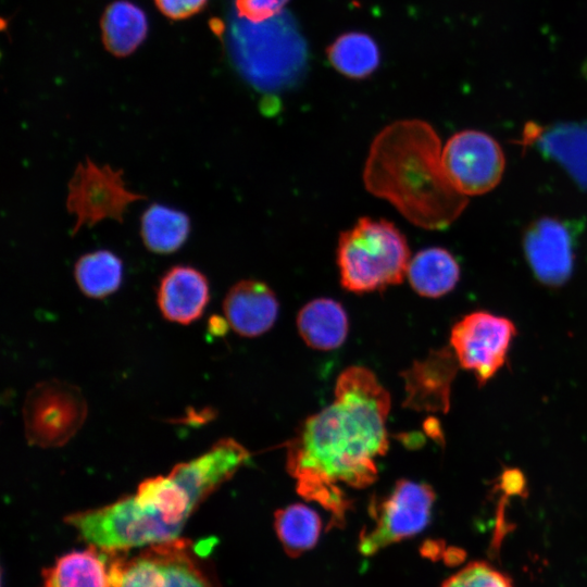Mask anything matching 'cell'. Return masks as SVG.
<instances>
[{
  "instance_id": "cell-4",
  "label": "cell",
  "mask_w": 587,
  "mask_h": 587,
  "mask_svg": "<svg viewBox=\"0 0 587 587\" xmlns=\"http://www.w3.org/2000/svg\"><path fill=\"white\" fill-rule=\"evenodd\" d=\"M110 554L111 587H221L214 565L189 539Z\"/></svg>"
},
{
  "instance_id": "cell-25",
  "label": "cell",
  "mask_w": 587,
  "mask_h": 587,
  "mask_svg": "<svg viewBox=\"0 0 587 587\" xmlns=\"http://www.w3.org/2000/svg\"><path fill=\"white\" fill-rule=\"evenodd\" d=\"M288 0H236L237 13L241 18L261 23L277 15Z\"/></svg>"
},
{
  "instance_id": "cell-10",
  "label": "cell",
  "mask_w": 587,
  "mask_h": 587,
  "mask_svg": "<svg viewBox=\"0 0 587 587\" xmlns=\"http://www.w3.org/2000/svg\"><path fill=\"white\" fill-rule=\"evenodd\" d=\"M577 226L551 216L535 220L525 230L523 250L534 276L544 285L560 287L572 276Z\"/></svg>"
},
{
  "instance_id": "cell-3",
  "label": "cell",
  "mask_w": 587,
  "mask_h": 587,
  "mask_svg": "<svg viewBox=\"0 0 587 587\" xmlns=\"http://www.w3.org/2000/svg\"><path fill=\"white\" fill-rule=\"evenodd\" d=\"M336 255L342 288L359 295L402 283L410 263L408 241L396 225L367 216L340 234Z\"/></svg>"
},
{
  "instance_id": "cell-19",
  "label": "cell",
  "mask_w": 587,
  "mask_h": 587,
  "mask_svg": "<svg viewBox=\"0 0 587 587\" xmlns=\"http://www.w3.org/2000/svg\"><path fill=\"white\" fill-rule=\"evenodd\" d=\"M190 233L189 216L168 205L152 203L140 218V236L145 247L157 254L177 251Z\"/></svg>"
},
{
  "instance_id": "cell-15",
  "label": "cell",
  "mask_w": 587,
  "mask_h": 587,
  "mask_svg": "<svg viewBox=\"0 0 587 587\" xmlns=\"http://www.w3.org/2000/svg\"><path fill=\"white\" fill-rule=\"evenodd\" d=\"M134 497L140 505L179 533L191 513L201 504L171 473L142 480Z\"/></svg>"
},
{
  "instance_id": "cell-22",
  "label": "cell",
  "mask_w": 587,
  "mask_h": 587,
  "mask_svg": "<svg viewBox=\"0 0 587 587\" xmlns=\"http://www.w3.org/2000/svg\"><path fill=\"white\" fill-rule=\"evenodd\" d=\"M123 262L114 252L101 249L83 254L74 265V278L80 291L93 299L115 292L123 282Z\"/></svg>"
},
{
  "instance_id": "cell-18",
  "label": "cell",
  "mask_w": 587,
  "mask_h": 587,
  "mask_svg": "<svg viewBox=\"0 0 587 587\" xmlns=\"http://www.w3.org/2000/svg\"><path fill=\"white\" fill-rule=\"evenodd\" d=\"M407 275L416 294L426 298H439L458 284L460 266L448 250L432 247L419 251L410 260Z\"/></svg>"
},
{
  "instance_id": "cell-24",
  "label": "cell",
  "mask_w": 587,
  "mask_h": 587,
  "mask_svg": "<svg viewBox=\"0 0 587 587\" xmlns=\"http://www.w3.org/2000/svg\"><path fill=\"white\" fill-rule=\"evenodd\" d=\"M441 587H513V584L489 563L474 561L447 578Z\"/></svg>"
},
{
  "instance_id": "cell-8",
  "label": "cell",
  "mask_w": 587,
  "mask_h": 587,
  "mask_svg": "<svg viewBox=\"0 0 587 587\" xmlns=\"http://www.w3.org/2000/svg\"><path fill=\"white\" fill-rule=\"evenodd\" d=\"M441 163L452 187L465 197L492 190L505 167L498 141L474 129L459 132L448 139L441 150Z\"/></svg>"
},
{
  "instance_id": "cell-14",
  "label": "cell",
  "mask_w": 587,
  "mask_h": 587,
  "mask_svg": "<svg viewBox=\"0 0 587 587\" xmlns=\"http://www.w3.org/2000/svg\"><path fill=\"white\" fill-rule=\"evenodd\" d=\"M275 292L265 283L242 279L229 288L223 311L227 323L238 335L257 337L272 328L278 316Z\"/></svg>"
},
{
  "instance_id": "cell-2",
  "label": "cell",
  "mask_w": 587,
  "mask_h": 587,
  "mask_svg": "<svg viewBox=\"0 0 587 587\" xmlns=\"http://www.w3.org/2000/svg\"><path fill=\"white\" fill-rule=\"evenodd\" d=\"M363 180L367 191L426 229L448 227L467 204L445 174L436 130L421 120L398 121L377 134Z\"/></svg>"
},
{
  "instance_id": "cell-9",
  "label": "cell",
  "mask_w": 587,
  "mask_h": 587,
  "mask_svg": "<svg viewBox=\"0 0 587 587\" xmlns=\"http://www.w3.org/2000/svg\"><path fill=\"white\" fill-rule=\"evenodd\" d=\"M516 335L514 323L487 311H475L455 323L450 345L459 365L471 370L479 386L486 384L504 364Z\"/></svg>"
},
{
  "instance_id": "cell-23",
  "label": "cell",
  "mask_w": 587,
  "mask_h": 587,
  "mask_svg": "<svg viewBox=\"0 0 587 587\" xmlns=\"http://www.w3.org/2000/svg\"><path fill=\"white\" fill-rule=\"evenodd\" d=\"M332 64L344 75L363 78L379 63V51L374 40L360 33L338 37L328 49Z\"/></svg>"
},
{
  "instance_id": "cell-7",
  "label": "cell",
  "mask_w": 587,
  "mask_h": 587,
  "mask_svg": "<svg viewBox=\"0 0 587 587\" xmlns=\"http://www.w3.org/2000/svg\"><path fill=\"white\" fill-rule=\"evenodd\" d=\"M145 196L126 187L122 170L90 158L77 164L68 182L66 209L75 217L72 235L104 220L122 223L128 207Z\"/></svg>"
},
{
  "instance_id": "cell-5",
  "label": "cell",
  "mask_w": 587,
  "mask_h": 587,
  "mask_svg": "<svg viewBox=\"0 0 587 587\" xmlns=\"http://www.w3.org/2000/svg\"><path fill=\"white\" fill-rule=\"evenodd\" d=\"M435 491L425 483L399 479L390 491L374 495L369 504L371 526L359 536V551L369 557L420 534L429 523Z\"/></svg>"
},
{
  "instance_id": "cell-21",
  "label": "cell",
  "mask_w": 587,
  "mask_h": 587,
  "mask_svg": "<svg viewBox=\"0 0 587 587\" xmlns=\"http://www.w3.org/2000/svg\"><path fill=\"white\" fill-rule=\"evenodd\" d=\"M274 529L286 554L297 558L315 547L322 520L312 508L294 503L275 512Z\"/></svg>"
},
{
  "instance_id": "cell-16",
  "label": "cell",
  "mask_w": 587,
  "mask_h": 587,
  "mask_svg": "<svg viewBox=\"0 0 587 587\" xmlns=\"http://www.w3.org/2000/svg\"><path fill=\"white\" fill-rule=\"evenodd\" d=\"M108 555L93 546L67 552L42 570L41 587H111Z\"/></svg>"
},
{
  "instance_id": "cell-27",
  "label": "cell",
  "mask_w": 587,
  "mask_h": 587,
  "mask_svg": "<svg viewBox=\"0 0 587 587\" xmlns=\"http://www.w3.org/2000/svg\"><path fill=\"white\" fill-rule=\"evenodd\" d=\"M499 488L505 496H525L526 480L523 473L517 469H507L500 476Z\"/></svg>"
},
{
  "instance_id": "cell-17",
  "label": "cell",
  "mask_w": 587,
  "mask_h": 587,
  "mask_svg": "<svg viewBox=\"0 0 587 587\" xmlns=\"http://www.w3.org/2000/svg\"><path fill=\"white\" fill-rule=\"evenodd\" d=\"M297 328L309 347L333 350L346 340L349 321L341 303L330 298H316L300 309Z\"/></svg>"
},
{
  "instance_id": "cell-1",
  "label": "cell",
  "mask_w": 587,
  "mask_h": 587,
  "mask_svg": "<svg viewBox=\"0 0 587 587\" xmlns=\"http://www.w3.org/2000/svg\"><path fill=\"white\" fill-rule=\"evenodd\" d=\"M390 396L375 374L350 366L338 377L334 402L309 416L287 444V472L297 492L330 513L341 527L353 501L342 487L361 489L377 478L376 459L388 449Z\"/></svg>"
},
{
  "instance_id": "cell-20",
  "label": "cell",
  "mask_w": 587,
  "mask_h": 587,
  "mask_svg": "<svg viewBox=\"0 0 587 587\" xmlns=\"http://www.w3.org/2000/svg\"><path fill=\"white\" fill-rule=\"evenodd\" d=\"M101 27L107 49L115 55L124 57L142 42L148 23L137 5L128 1H116L105 10Z\"/></svg>"
},
{
  "instance_id": "cell-13",
  "label": "cell",
  "mask_w": 587,
  "mask_h": 587,
  "mask_svg": "<svg viewBox=\"0 0 587 587\" xmlns=\"http://www.w3.org/2000/svg\"><path fill=\"white\" fill-rule=\"evenodd\" d=\"M210 300L207 276L191 265H173L160 277L157 303L162 316L188 325L197 321Z\"/></svg>"
},
{
  "instance_id": "cell-26",
  "label": "cell",
  "mask_w": 587,
  "mask_h": 587,
  "mask_svg": "<svg viewBox=\"0 0 587 587\" xmlns=\"http://www.w3.org/2000/svg\"><path fill=\"white\" fill-rule=\"evenodd\" d=\"M207 0H155L158 8L171 18H185L202 9Z\"/></svg>"
},
{
  "instance_id": "cell-11",
  "label": "cell",
  "mask_w": 587,
  "mask_h": 587,
  "mask_svg": "<svg viewBox=\"0 0 587 587\" xmlns=\"http://www.w3.org/2000/svg\"><path fill=\"white\" fill-rule=\"evenodd\" d=\"M459 362L452 349L433 350L423 361L404 371V407L417 411L447 412L451 384Z\"/></svg>"
},
{
  "instance_id": "cell-6",
  "label": "cell",
  "mask_w": 587,
  "mask_h": 587,
  "mask_svg": "<svg viewBox=\"0 0 587 587\" xmlns=\"http://www.w3.org/2000/svg\"><path fill=\"white\" fill-rule=\"evenodd\" d=\"M80 389L60 379L35 385L23 405L25 436L29 445L57 448L71 440L87 417Z\"/></svg>"
},
{
  "instance_id": "cell-12",
  "label": "cell",
  "mask_w": 587,
  "mask_h": 587,
  "mask_svg": "<svg viewBox=\"0 0 587 587\" xmlns=\"http://www.w3.org/2000/svg\"><path fill=\"white\" fill-rule=\"evenodd\" d=\"M522 143L535 146L562 166L580 189L587 190V122L550 126L530 122L524 128Z\"/></svg>"
}]
</instances>
